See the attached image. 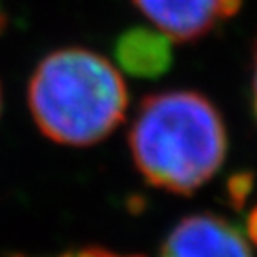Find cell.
I'll list each match as a JSON object with an SVG mask.
<instances>
[{
    "instance_id": "4",
    "label": "cell",
    "mask_w": 257,
    "mask_h": 257,
    "mask_svg": "<svg viewBox=\"0 0 257 257\" xmlns=\"http://www.w3.org/2000/svg\"><path fill=\"white\" fill-rule=\"evenodd\" d=\"M158 257H253L240 230L223 217L200 213L175 225Z\"/></svg>"
},
{
    "instance_id": "3",
    "label": "cell",
    "mask_w": 257,
    "mask_h": 257,
    "mask_svg": "<svg viewBox=\"0 0 257 257\" xmlns=\"http://www.w3.org/2000/svg\"><path fill=\"white\" fill-rule=\"evenodd\" d=\"M134 4L170 40L191 42L234 18L242 0H134Z\"/></svg>"
},
{
    "instance_id": "8",
    "label": "cell",
    "mask_w": 257,
    "mask_h": 257,
    "mask_svg": "<svg viewBox=\"0 0 257 257\" xmlns=\"http://www.w3.org/2000/svg\"><path fill=\"white\" fill-rule=\"evenodd\" d=\"M246 230H248L249 240L257 246V206L248 213V221H246Z\"/></svg>"
},
{
    "instance_id": "7",
    "label": "cell",
    "mask_w": 257,
    "mask_h": 257,
    "mask_svg": "<svg viewBox=\"0 0 257 257\" xmlns=\"http://www.w3.org/2000/svg\"><path fill=\"white\" fill-rule=\"evenodd\" d=\"M59 257H141V255H120L114 251H109L105 248H82L78 251H71V253H63Z\"/></svg>"
},
{
    "instance_id": "9",
    "label": "cell",
    "mask_w": 257,
    "mask_h": 257,
    "mask_svg": "<svg viewBox=\"0 0 257 257\" xmlns=\"http://www.w3.org/2000/svg\"><path fill=\"white\" fill-rule=\"evenodd\" d=\"M251 99H253V110L257 116V40L253 44V73H251Z\"/></svg>"
},
{
    "instance_id": "6",
    "label": "cell",
    "mask_w": 257,
    "mask_h": 257,
    "mask_svg": "<svg viewBox=\"0 0 257 257\" xmlns=\"http://www.w3.org/2000/svg\"><path fill=\"white\" fill-rule=\"evenodd\" d=\"M255 187L253 172H236L227 179V198L234 210H242Z\"/></svg>"
},
{
    "instance_id": "10",
    "label": "cell",
    "mask_w": 257,
    "mask_h": 257,
    "mask_svg": "<svg viewBox=\"0 0 257 257\" xmlns=\"http://www.w3.org/2000/svg\"><path fill=\"white\" fill-rule=\"evenodd\" d=\"M0 109H2V92H0Z\"/></svg>"
},
{
    "instance_id": "2",
    "label": "cell",
    "mask_w": 257,
    "mask_h": 257,
    "mask_svg": "<svg viewBox=\"0 0 257 257\" xmlns=\"http://www.w3.org/2000/svg\"><path fill=\"white\" fill-rule=\"evenodd\" d=\"M29 109L48 139L88 147L122 124L128 88L103 55L65 48L38 63L29 82Z\"/></svg>"
},
{
    "instance_id": "5",
    "label": "cell",
    "mask_w": 257,
    "mask_h": 257,
    "mask_svg": "<svg viewBox=\"0 0 257 257\" xmlns=\"http://www.w3.org/2000/svg\"><path fill=\"white\" fill-rule=\"evenodd\" d=\"M114 57L136 78H158L174 61L172 40L164 33L149 27H132L114 44Z\"/></svg>"
},
{
    "instance_id": "1",
    "label": "cell",
    "mask_w": 257,
    "mask_h": 257,
    "mask_svg": "<svg viewBox=\"0 0 257 257\" xmlns=\"http://www.w3.org/2000/svg\"><path fill=\"white\" fill-rule=\"evenodd\" d=\"M130 149L147 183L174 194H193L225 162L227 130L219 110L202 93H151L130 128Z\"/></svg>"
}]
</instances>
